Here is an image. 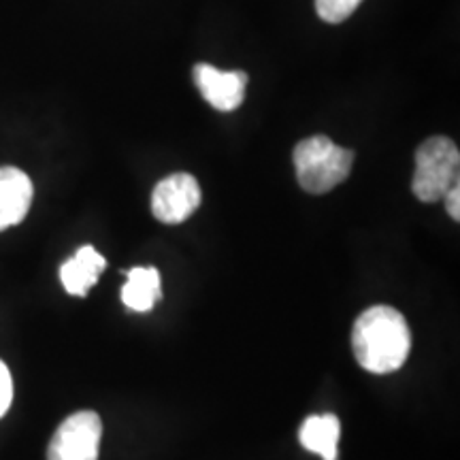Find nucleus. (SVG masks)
I'll use <instances>...</instances> for the list:
<instances>
[{"label": "nucleus", "instance_id": "obj_9", "mask_svg": "<svg viewBox=\"0 0 460 460\" xmlns=\"http://www.w3.org/2000/svg\"><path fill=\"white\" fill-rule=\"evenodd\" d=\"M339 437H341V422L335 413L305 418L298 430V441L307 452L320 454L324 460H337Z\"/></svg>", "mask_w": 460, "mask_h": 460}, {"label": "nucleus", "instance_id": "obj_5", "mask_svg": "<svg viewBox=\"0 0 460 460\" xmlns=\"http://www.w3.org/2000/svg\"><path fill=\"white\" fill-rule=\"evenodd\" d=\"M200 186L190 172H172L152 192V214L163 224L186 222L200 205Z\"/></svg>", "mask_w": 460, "mask_h": 460}, {"label": "nucleus", "instance_id": "obj_4", "mask_svg": "<svg viewBox=\"0 0 460 460\" xmlns=\"http://www.w3.org/2000/svg\"><path fill=\"white\" fill-rule=\"evenodd\" d=\"M102 420L96 411H77L56 429L48 460H99Z\"/></svg>", "mask_w": 460, "mask_h": 460}, {"label": "nucleus", "instance_id": "obj_1", "mask_svg": "<svg viewBox=\"0 0 460 460\" xmlns=\"http://www.w3.org/2000/svg\"><path fill=\"white\" fill-rule=\"evenodd\" d=\"M352 348L365 371L386 376L401 369L411 352V331L405 315L390 305L369 307L356 320Z\"/></svg>", "mask_w": 460, "mask_h": 460}, {"label": "nucleus", "instance_id": "obj_3", "mask_svg": "<svg viewBox=\"0 0 460 460\" xmlns=\"http://www.w3.org/2000/svg\"><path fill=\"white\" fill-rule=\"evenodd\" d=\"M460 152L447 137H430L418 147L411 190L422 203H437L458 183Z\"/></svg>", "mask_w": 460, "mask_h": 460}, {"label": "nucleus", "instance_id": "obj_13", "mask_svg": "<svg viewBox=\"0 0 460 460\" xmlns=\"http://www.w3.org/2000/svg\"><path fill=\"white\" fill-rule=\"evenodd\" d=\"M458 194H460V188H458V183H456V186H452L450 190H447V194L444 197V200H446V211H447V216H450L454 222L460 220Z\"/></svg>", "mask_w": 460, "mask_h": 460}, {"label": "nucleus", "instance_id": "obj_11", "mask_svg": "<svg viewBox=\"0 0 460 460\" xmlns=\"http://www.w3.org/2000/svg\"><path fill=\"white\" fill-rule=\"evenodd\" d=\"M362 0H315V11L329 24H341L360 7Z\"/></svg>", "mask_w": 460, "mask_h": 460}, {"label": "nucleus", "instance_id": "obj_7", "mask_svg": "<svg viewBox=\"0 0 460 460\" xmlns=\"http://www.w3.org/2000/svg\"><path fill=\"white\" fill-rule=\"evenodd\" d=\"M32 181L15 166H0V233L24 220L32 205Z\"/></svg>", "mask_w": 460, "mask_h": 460}, {"label": "nucleus", "instance_id": "obj_2", "mask_svg": "<svg viewBox=\"0 0 460 460\" xmlns=\"http://www.w3.org/2000/svg\"><path fill=\"white\" fill-rule=\"evenodd\" d=\"M354 152L314 135L295 147V171L301 188L309 194H326L349 177Z\"/></svg>", "mask_w": 460, "mask_h": 460}, {"label": "nucleus", "instance_id": "obj_8", "mask_svg": "<svg viewBox=\"0 0 460 460\" xmlns=\"http://www.w3.org/2000/svg\"><path fill=\"white\" fill-rule=\"evenodd\" d=\"M107 261L92 245H84L60 267V281L71 296H85L105 271Z\"/></svg>", "mask_w": 460, "mask_h": 460}, {"label": "nucleus", "instance_id": "obj_6", "mask_svg": "<svg viewBox=\"0 0 460 460\" xmlns=\"http://www.w3.org/2000/svg\"><path fill=\"white\" fill-rule=\"evenodd\" d=\"M194 84L203 99L217 111H234L245 99L247 73L243 71H217L216 66L200 65L194 66Z\"/></svg>", "mask_w": 460, "mask_h": 460}, {"label": "nucleus", "instance_id": "obj_12", "mask_svg": "<svg viewBox=\"0 0 460 460\" xmlns=\"http://www.w3.org/2000/svg\"><path fill=\"white\" fill-rule=\"evenodd\" d=\"M13 401V379H11L9 367L0 360V418L9 411Z\"/></svg>", "mask_w": 460, "mask_h": 460}, {"label": "nucleus", "instance_id": "obj_10", "mask_svg": "<svg viewBox=\"0 0 460 460\" xmlns=\"http://www.w3.org/2000/svg\"><path fill=\"white\" fill-rule=\"evenodd\" d=\"M126 286L122 288V301L137 314L152 312L154 305L163 296L160 273L156 267H135L126 273Z\"/></svg>", "mask_w": 460, "mask_h": 460}]
</instances>
